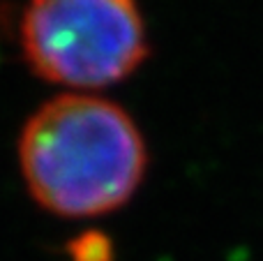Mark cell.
Masks as SVG:
<instances>
[{
  "label": "cell",
  "instance_id": "2",
  "mask_svg": "<svg viewBox=\"0 0 263 261\" xmlns=\"http://www.w3.org/2000/svg\"><path fill=\"white\" fill-rule=\"evenodd\" d=\"M21 42L30 67L67 88L118 83L148 55L136 0H30Z\"/></svg>",
  "mask_w": 263,
  "mask_h": 261
},
{
  "label": "cell",
  "instance_id": "1",
  "mask_svg": "<svg viewBox=\"0 0 263 261\" xmlns=\"http://www.w3.org/2000/svg\"><path fill=\"white\" fill-rule=\"evenodd\" d=\"M30 194L63 217L120 208L145 174L148 153L125 109L92 95H58L26 123L18 141Z\"/></svg>",
  "mask_w": 263,
  "mask_h": 261
},
{
  "label": "cell",
  "instance_id": "3",
  "mask_svg": "<svg viewBox=\"0 0 263 261\" xmlns=\"http://www.w3.org/2000/svg\"><path fill=\"white\" fill-rule=\"evenodd\" d=\"M69 254L74 261H111L114 259V250L104 234H83L69 245Z\"/></svg>",
  "mask_w": 263,
  "mask_h": 261
}]
</instances>
